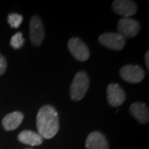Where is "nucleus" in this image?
<instances>
[{"instance_id": "obj_1", "label": "nucleus", "mask_w": 149, "mask_h": 149, "mask_svg": "<svg viewBox=\"0 0 149 149\" xmlns=\"http://www.w3.org/2000/svg\"><path fill=\"white\" fill-rule=\"evenodd\" d=\"M37 128L38 134L42 139H52L58 133V113L53 106L45 105L39 109L37 115Z\"/></svg>"}, {"instance_id": "obj_2", "label": "nucleus", "mask_w": 149, "mask_h": 149, "mask_svg": "<svg viewBox=\"0 0 149 149\" xmlns=\"http://www.w3.org/2000/svg\"><path fill=\"white\" fill-rule=\"evenodd\" d=\"M90 85V79L86 72L79 71L73 79L70 85V98L74 101H80L86 95Z\"/></svg>"}, {"instance_id": "obj_3", "label": "nucleus", "mask_w": 149, "mask_h": 149, "mask_svg": "<svg viewBox=\"0 0 149 149\" xmlns=\"http://www.w3.org/2000/svg\"><path fill=\"white\" fill-rule=\"evenodd\" d=\"M140 24L137 20L130 17H123L118 22V33L124 38H132L138 35Z\"/></svg>"}, {"instance_id": "obj_4", "label": "nucleus", "mask_w": 149, "mask_h": 149, "mask_svg": "<svg viewBox=\"0 0 149 149\" xmlns=\"http://www.w3.org/2000/svg\"><path fill=\"white\" fill-rule=\"evenodd\" d=\"M119 74L122 79L128 83L137 84L143 80L145 76L144 70L139 65H127L121 68Z\"/></svg>"}, {"instance_id": "obj_5", "label": "nucleus", "mask_w": 149, "mask_h": 149, "mask_svg": "<svg viewBox=\"0 0 149 149\" xmlns=\"http://www.w3.org/2000/svg\"><path fill=\"white\" fill-rule=\"evenodd\" d=\"M67 46L70 52L76 60L80 61H85L90 57L89 49L79 37L70 38Z\"/></svg>"}, {"instance_id": "obj_6", "label": "nucleus", "mask_w": 149, "mask_h": 149, "mask_svg": "<svg viewBox=\"0 0 149 149\" xmlns=\"http://www.w3.org/2000/svg\"><path fill=\"white\" fill-rule=\"evenodd\" d=\"M100 43L105 47L114 51H121L125 46V38L118 33L107 32L99 37Z\"/></svg>"}, {"instance_id": "obj_7", "label": "nucleus", "mask_w": 149, "mask_h": 149, "mask_svg": "<svg viewBox=\"0 0 149 149\" xmlns=\"http://www.w3.org/2000/svg\"><path fill=\"white\" fill-rule=\"evenodd\" d=\"M45 37V30L41 18L33 16L30 21V40L32 43L38 47L42 43Z\"/></svg>"}, {"instance_id": "obj_8", "label": "nucleus", "mask_w": 149, "mask_h": 149, "mask_svg": "<svg viewBox=\"0 0 149 149\" xmlns=\"http://www.w3.org/2000/svg\"><path fill=\"white\" fill-rule=\"evenodd\" d=\"M107 99L112 107H118L125 101L126 94L118 85L110 84L107 87Z\"/></svg>"}, {"instance_id": "obj_9", "label": "nucleus", "mask_w": 149, "mask_h": 149, "mask_svg": "<svg viewBox=\"0 0 149 149\" xmlns=\"http://www.w3.org/2000/svg\"><path fill=\"white\" fill-rule=\"evenodd\" d=\"M112 8L114 13L124 17L133 16L138 10L137 4L129 0H115L112 3Z\"/></svg>"}, {"instance_id": "obj_10", "label": "nucleus", "mask_w": 149, "mask_h": 149, "mask_svg": "<svg viewBox=\"0 0 149 149\" xmlns=\"http://www.w3.org/2000/svg\"><path fill=\"white\" fill-rule=\"evenodd\" d=\"M86 149H109V143L105 136L99 131L89 134L85 141Z\"/></svg>"}, {"instance_id": "obj_11", "label": "nucleus", "mask_w": 149, "mask_h": 149, "mask_svg": "<svg viewBox=\"0 0 149 149\" xmlns=\"http://www.w3.org/2000/svg\"><path fill=\"white\" fill-rule=\"evenodd\" d=\"M131 114L135 118L139 123L145 124L148 123L149 120L148 107L143 103L135 102L129 108Z\"/></svg>"}, {"instance_id": "obj_12", "label": "nucleus", "mask_w": 149, "mask_h": 149, "mask_svg": "<svg viewBox=\"0 0 149 149\" xmlns=\"http://www.w3.org/2000/svg\"><path fill=\"white\" fill-rule=\"evenodd\" d=\"M23 113L19 111H15L7 114L3 118L2 124L7 131H13L17 128L23 120Z\"/></svg>"}, {"instance_id": "obj_13", "label": "nucleus", "mask_w": 149, "mask_h": 149, "mask_svg": "<svg viewBox=\"0 0 149 149\" xmlns=\"http://www.w3.org/2000/svg\"><path fill=\"white\" fill-rule=\"evenodd\" d=\"M17 138L22 143L30 146H39L43 143V139L38 133L30 130H24L21 132Z\"/></svg>"}, {"instance_id": "obj_14", "label": "nucleus", "mask_w": 149, "mask_h": 149, "mask_svg": "<svg viewBox=\"0 0 149 149\" xmlns=\"http://www.w3.org/2000/svg\"><path fill=\"white\" fill-rule=\"evenodd\" d=\"M24 38L22 37V32H17L16 34H14L10 41V45L13 49H19L21 48L23 44H24Z\"/></svg>"}, {"instance_id": "obj_15", "label": "nucleus", "mask_w": 149, "mask_h": 149, "mask_svg": "<svg viewBox=\"0 0 149 149\" xmlns=\"http://www.w3.org/2000/svg\"><path fill=\"white\" fill-rule=\"evenodd\" d=\"M23 17L20 14L17 13H11L8 17V22L9 23L11 27L13 28H17L21 25Z\"/></svg>"}, {"instance_id": "obj_16", "label": "nucleus", "mask_w": 149, "mask_h": 149, "mask_svg": "<svg viewBox=\"0 0 149 149\" xmlns=\"http://www.w3.org/2000/svg\"><path fill=\"white\" fill-rule=\"evenodd\" d=\"M7 66H8V64H7L5 57L2 54H0V75L5 73Z\"/></svg>"}, {"instance_id": "obj_17", "label": "nucleus", "mask_w": 149, "mask_h": 149, "mask_svg": "<svg viewBox=\"0 0 149 149\" xmlns=\"http://www.w3.org/2000/svg\"><path fill=\"white\" fill-rule=\"evenodd\" d=\"M145 61H146L148 69H149V52H147V53L145 55Z\"/></svg>"}, {"instance_id": "obj_18", "label": "nucleus", "mask_w": 149, "mask_h": 149, "mask_svg": "<svg viewBox=\"0 0 149 149\" xmlns=\"http://www.w3.org/2000/svg\"><path fill=\"white\" fill-rule=\"evenodd\" d=\"M26 149H32V148H26Z\"/></svg>"}]
</instances>
